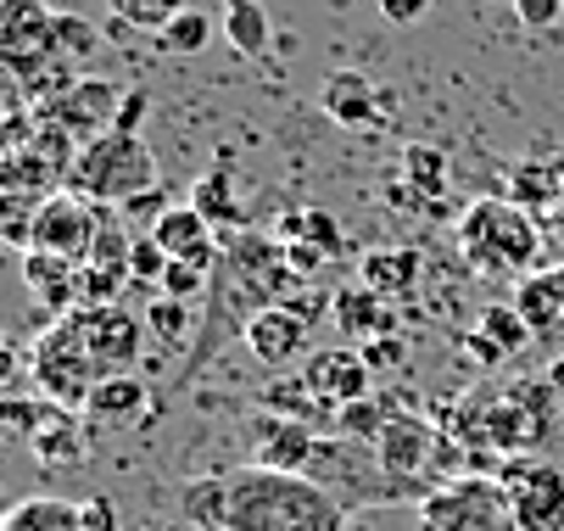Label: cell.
I'll return each mask as SVG.
<instances>
[{
	"mask_svg": "<svg viewBox=\"0 0 564 531\" xmlns=\"http://www.w3.org/2000/svg\"><path fill=\"white\" fill-rule=\"evenodd\" d=\"M218 531H347V503L313 476L240 465L224 476Z\"/></svg>",
	"mask_w": 564,
	"mask_h": 531,
	"instance_id": "1",
	"label": "cell"
},
{
	"mask_svg": "<svg viewBox=\"0 0 564 531\" xmlns=\"http://www.w3.org/2000/svg\"><path fill=\"white\" fill-rule=\"evenodd\" d=\"M458 258L487 280H525L542 263V224L509 196H480L458 213Z\"/></svg>",
	"mask_w": 564,
	"mask_h": 531,
	"instance_id": "2",
	"label": "cell"
},
{
	"mask_svg": "<svg viewBox=\"0 0 564 531\" xmlns=\"http://www.w3.org/2000/svg\"><path fill=\"white\" fill-rule=\"evenodd\" d=\"M151 185H163L156 180V158H151L145 134H129V129H112L90 145H78L73 174H67V191L90 196L101 207H123L129 196H140Z\"/></svg>",
	"mask_w": 564,
	"mask_h": 531,
	"instance_id": "3",
	"label": "cell"
},
{
	"mask_svg": "<svg viewBox=\"0 0 564 531\" xmlns=\"http://www.w3.org/2000/svg\"><path fill=\"white\" fill-rule=\"evenodd\" d=\"M34 381L62 409H85L90 392L107 381V369H101L85 325H78V308L62 314V319H51V330L34 342Z\"/></svg>",
	"mask_w": 564,
	"mask_h": 531,
	"instance_id": "4",
	"label": "cell"
},
{
	"mask_svg": "<svg viewBox=\"0 0 564 531\" xmlns=\"http://www.w3.org/2000/svg\"><path fill=\"white\" fill-rule=\"evenodd\" d=\"M325 492H336L347 509L352 503H397L402 487L391 481V470L380 465V447L375 442H358V436H341V431H318V447L307 470Z\"/></svg>",
	"mask_w": 564,
	"mask_h": 531,
	"instance_id": "5",
	"label": "cell"
},
{
	"mask_svg": "<svg viewBox=\"0 0 564 531\" xmlns=\"http://www.w3.org/2000/svg\"><path fill=\"white\" fill-rule=\"evenodd\" d=\"M420 531H520L514 520V498L503 487V476H458L447 487H436L431 498H420Z\"/></svg>",
	"mask_w": 564,
	"mask_h": 531,
	"instance_id": "6",
	"label": "cell"
},
{
	"mask_svg": "<svg viewBox=\"0 0 564 531\" xmlns=\"http://www.w3.org/2000/svg\"><path fill=\"white\" fill-rule=\"evenodd\" d=\"M0 62L18 90L56 62V12H45V0H0Z\"/></svg>",
	"mask_w": 564,
	"mask_h": 531,
	"instance_id": "7",
	"label": "cell"
},
{
	"mask_svg": "<svg viewBox=\"0 0 564 531\" xmlns=\"http://www.w3.org/2000/svg\"><path fill=\"white\" fill-rule=\"evenodd\" d=\"M101 224H107V207L90 202V196H78V191H51L40 202V218H34V247L40 252H62L73 263H85L96 236H101Z\"/></svg>",
	"mask_w": 564,
	"mask_h": 531,
	"instance_id": "8",
	"label": "cell"
},
{
	"mask_svg": "<svg viewBox=\"0 0 564 531\" xmlns=\"http://www.w3.org/2000/svg\"><path fill=\"white\" fill-rule=\"evenodd\" d=\"M503 487L514 498L520 531H564V470L536 459V453H514L503 465Z\"/></svg>",
	"mask_w": 564,
	"mask_h": 531,
	"instance_id": "9",
	"label": "cell"
},
{
	"mask_svg": "<svg viewBox=\"0 0 564 531\" xmlns=\"http://www.w3.org/2000/svg\"><path fill=\"white\" fill-rule=\"evenodd\" d=\"M123 85H112V79H96V73H78V79L56 96V101H45V107H34V112H45V118H56L78 145H90V140H101V134H112L118 129V112H123Z\"/></svg>",
	"mask_w": 564,
	"mask_h": 531,
	"instance_id": "10",
	"label": "cell"
},
{
	"mask_svg": "<svg viewBox=\"0 0 564 531\" xmlns=\"http://www.w3.org/2000/svg\"><path fill=\"white\" fill-rule=\"evenodd\" d=\"M296 375L307 381V392L330 409V425H336V409L369 398V375L375 369L364 364V347H325V353H307Z\"/></svg>",
	"mask_w": 564,
	"mask_h": 531,
	"instance_id": "11",
	"label": "cell"
},
{
	"mask_svg": "<svg viewBox=\"0 0 564 531\" xmlns=\"http://www.w3.org/2000/svg\"><path fill=\"white\" fill-rule=\"evenodd\" d=\"M240 342L252 347L258 364L285 369V364H302V358H307V319L291 308V302H269V308L247 314V325H240Z\"/></svg>",
	"mask_w": 564,
	"mask_h": 531,
	"instance_id": "12",
	"label": "cell"
},
{
	"mask_svg": "<svg viewBox=\"0 0 564 531\" xmlns=\"http://www.w3.org/2000/svg\"><path fill=\"white\" fill-rule=\"evenodd\" d=\"M514 308L525 314L531 342L564 353V263L531 269L525 280H514Z\"/></svg>",
	"mask_w": 564,
	"mask_h": 531,
	"instance_id": "13",
	"label": "cell"
},
{
	"mask_svg": "<svg viewBox=\"0 0 564 531\" xmlns=\"http://www.w3.org/2000/svg\"><path fill=\"white\" fill-rule=\"evenodd\" d=\"M78 325H85V336H90V347H96L107 375L129 369L140 358V336H151L134 314L118 308V302H112V308H78Z\"/></svg>",
	"mask_w": 564,
	"mask_h": 531,
	"instance_id": "14",
	"label": "cell"
},
{
	"mask_svg": "<svg viewBox=\"0 0 564 531\" xmlns=\"http://www.w3.org/2000/svg\"><path fill=\"white\" fill-rule=\"evenodd\" d=\"M318 107H325V118L341 123V129H369V123H380V112H386L380 90L364 79L358 67H336L330 79L318 85Z\"/></svg>",
	"mask_w": 564,
	"mask_h": 531,
	"instance_id": "15",
	"label": "cell"
},
{
	"mask_svg": "<svg viewBox=\"0 0 564 531\" xmlns=\"http://www.w3.org/2000/svg\"><path fill=\"white\" fill-rule=\"evenodd\" d=\"M503 196L520 202V207L536 213V218H553V207H558V196H564V158H558V151H547V158L514 163L509 180H503Z\"/></svg>",
	"mask_w": 564,
	"mask_h": 531,
	"instance_id": "16",
	"label": "cell"
},
{
	"mask_svg": "<svg viewBox=\"0 0 564 531\" xmlns=\"http://www.w3.org/2000/svg\"><path fill=\"white\" fill-rule=\"evenodd\" d=\"M330 319L347 330V336H358V342H375V336H391L397 330V314H391V296H380L375 285H341L336 296H330Z\"/></svg>",
	"mask_w": 564,
	"mask_h": 531,
	"instance_id": "17",
	"label": "cell"
},
{
	"mask_svg": "<svg viewBox=\"0 0 564 531\" xmlns=\"http://www.w3.org/2000/svg\"><path fill=\"white\" fill-rule=\"evenodd\" d=\"M23 280H29V291L45 302L51 319H62V314L78 308V263H73V258L34 247V252H23Z\"/></svg>",
	"mask_w": 564,
	"mask_h": 531,
	"instance_id": "18",
	"label": "cell"
},
{
	"mask_svg": "<svg viewBox=\"0 0 564 531\" xmlns=\"http://www.w3.org/2000/svg\"><path fill=\"white\" fill-rule=\"evenodd\" d=\"M420 274H425V258L414 252V247H375V252H364L358 258V280L364 285H375L380 296H409L414 285H420Z\"/></svg>",
	"mask_w": 564,
	"mask_h": 531,
	"instance_id": "19",
	"label": "cell"
},
{
	"mask_svg": "<svg viewBox=\"0 0 564 531\" xmlns=\"http://www.w3.org/2000/svg\"><path fill=\"white\" fill-rule=\"evenodd\" d=\"M191 207L218 230V241H229L240 224H247V213H240V196H235V174H229V163L207 169V174L191 185Z\"/></svg>",
	"mask_w": 564,
	"mask_h": 531,
	"instance_id": "20",
	"label": "cell"
},
{
	"mask_svg": "<svg viewBox=\"0 0 564 531\" xmlns=\"http://www.w3.org/2000/svg\"><path fill=\"white\" fill-rule=\"evenodd\" d=\"M313 447H318V431L307 425V420H269V436L258 442V459L252 465H269V470H307V459H313Z\"/></svg>",
	"mask_w": 564,
	"mask_h": 531,
	"instance_id": "21",
	"label": "cell"
},
{
	"mask_svg": "<svg viewBox=\"0 0 564 531\" xmlns=\"http://www.w3.org/2000/svg\"><path fill=\"white\" fill-rule=\"evenodd\" d=\"M0 531H85V514H78V498L40 492V498H18Z\"/></svg>",
	"mask_w": 564,
	"mask_h": 531,
	"instance_id": "22",
	"label": "cell"
},
{
	"mask_svg": "<svg viewBox=\"0 0 564 531\" xmlns=\"http://www.w3.org/2000/svg\"><path fill=\"white\" fill-rule=\"evenodd\" d=\"M224 34L240 56H269L274 45V23L263 0H224Z\"/></svg>",
	"mask_w": 564,
	"mask_h": 531,
	"instance_id": "23",
	"label": "cell"
},
{
	"mask_svg": "<svg viewBox=\"0 0 564 531\" xmlns=\"http://www.w3.org/2000/svg\"><path fill=\"white\" fill-rule=\"evenodd\" d=\"M140 409H145V387L134 381L129 369L107 375V381L90 392V403H85V414H90V420H101V425H129Z\"/></svg>",
	"mask_w": 564,
	"mask_h": 531,
	"instance_id": "24",
	"label": "cell"
},
{
	"mask_svg": "<svg viewBox=\"0 0 564 531\" xmlns=\"http://www.w3.org/2000/svg\"><path fill=\"white\" fill-rule=\"evenodd\" d=\"M447 151L442 145H431V140H414V145H402V174L397 180H409V191L431 207L442 191H447Z\"/></svg>",
	"mask_w": 564,
	"mask_h": 531,
	"instance_id": "25",
	"label": "cell"
},
{
	"mask_svg": "<svg viewBox=\"0 0 564 531\" xmlns=\"http://www.w3.org/2000/svg\"><path fill=\"white\" fill-rule=\"evenodd\" d=\"M274 236L280 241H313L318 252H341V224H336V213H325V207H296V213H285L280 224H274Z\"/></svg>",
	"mask_w": 564,
	"mask_h": 531,
	"instance_id": "26",
	"label": "cell"
},
{
	"mask_svg": "<svg viewBox=\"0 0 564 531\" xmlns=\"http://www.w3.org/2000/svg\"><path fill=\"white\" fill-rule=\"evenodd\" d=\"M29 447H34V459H40V465L67 470V465H78V453H85V425L73 420V409H62V414L29 442Z\"/></svg>",
	"mask_w": 564,
	"mask_h": 531,
	"instance_id": "27",
	"label": "cell"
},
{
	"mask_svg": "<svg viewBox=\"0 0 564 531\" xmlns=\"http://www.w3.org/2000/svg\"><path fill=\"white\" fill-rule=\"evenodd\" d=\"M145 330L163 342V347H185L191 342V330H196V314H191V302H180V296H151V308H145Z\"/></svg>",
	"mask_w": 564,
	"mask_h": 531,
	"instance_id": "28",
	"label": "cell"
},
{
	"mask_svg": "<svg viewBox=\"0 0 564 531\" xmlns=\"http://www.w3.org/2000/svg\"><path fill=\"white\" fill-rule=\"evenodd\" d=\"M213 45V18L202 7H185L163 34H156V51H169V56H202Z\"/></svg>",
	"mask_w": 564,
	"mask_h": 531,
	"instance_id": "29",
	"label": "cell"
},
{
	"mask_svg": "<svg viewBox=\"0 0 564 531\" xmlns=\"http://www.w3.org/2000/svg\"><path fill=\"white\" fill-rule=\"evenodd\" d=\"M134 274L112 263H78V308H112Z\"/></svg>",
	"mask_w": 564,
	"mask_h": 531,
	"instance_id": "30",
	"label": "cell"
},
{
	"mask_svg": "<svg viewBox=\"0 0 564 531\" xmlns=\"http://www.w3.org/2000/svg\"><path fill=\"white\" fill-rule=\"evenodd\" d=\"M480 336H487L492 347H503V358L509 353H520L525 342H531V325H525V314L514 308V302H492L487 314H480V325H475Z\"/></svg>",
	"mask_w": 564,
	"mask_h": 531,
	"instance_id": "31",
	"label": "cell"
},
{
	"mask_svg": "<svg viewBox=\"0 0 564 531\" xmlns=\"http://www.w3.org/2000/svg\"><path fill=\"white\" fill-rule=\"evenodd\" d=\"M107 7H112V12H118V23H129V29L163 34V29L185 12V0H107Z\"/></svg>",
	"mask_w": 564,
	"mask_h": 531,
	"instance_id": "32",
	"label": "cell"
},
{
	"mask_svg": "<svg viewBox=\"0 0 564 531\" xmlns=\"http://www.w3.org/2000/svg\"><path fill=\"white\" fill-rule=\"evenodd\" d=\"M96 51H101V34H96V23L73 18V12H56V56H62V62L85 67Z\"/></svg>",
	"mask_w": 564,
	"mask_h": 531,
	"instance_id": "33",
	"label": "cell"
},
{
	"mask_svg": "<svg viewBox=\"0 0 564 531\" xmlns=\"http://www.w3.org/2000/svg\"><path fill=\"white\" fill-rule=\"evenodd\" d=\"M386 420H391V409H380L375 398H358V403L336 409V425H330V431H341V436H358V442H375V436L386 431Z\"/></svg>",
	"mask_w": 564,
	"mask_h": 531,
	"instance_id": "34",
	"label": "cell"
},
{
	"mask_svg": "<svg viewBox=\"0 0 564 531\" xmlns=\"http://www.w3.org/2000/svg\"><path fill=\"white\" fill-rule=\"evenodd\" d=\"M56 414H62V403H51V398H45V403L12 398L7 409H0V420H7V431H12V436H23V442H34V436H40V431H45V425H51Z\"/></svg>",
	"mask_w": 564,
	"mask_h": 531,
	"instance_id": "35",
	"label": "cell"
},
{
	"mask_svg": "<svg viewBox=\"0 0 564 531\" xmlns=\"http://www.w3.org/2000/svg\"><path fill=\"white\" fill-rule=\"evenodd\" d=\"M169 247L163 241H156L151 230L145 236H134V252H129V274L140 280V285H163V274H169Z\"/></svg>",
	"mask_w": 564,
	"mask_h": 531,
	"instance_id": "36",
	"label": "cell"
},
{
	"mask_svg": "<svg viewBox=\"0 0 564 531\" xmlns=\"http://www.w3.org/2000/svg\"><path fill=\"white\" fill-rule=\"evenodd\" d=\"M169 207H174V196H169L163 185H151V191H140V196H129V202H123L118 213H123V224H129V230H134V236H145V230H151V224H156V218H163V213H169Z\"/></svg>",
	"mask_w": 564,
	"mask_h": 531,
	"instance_id": "37",
	"label": "cell"
},
{
	"mask_svg": "<svg viewBox=\"0 0 564 531\" xmlns=\"http://www.w3.org/2000/svg\"><path fill=\"white\" fill-rule=\"evenodd\" d=\"M207 285H213V274H207V269H196V263L174 258V263H169V274H163V285H156V291H169V296L191 302V296H202Z\"/></svg>",
	"mask_w": 564,
	"mask_h": 531,
	"instance_id": "38",
	"label": "cell"
},
{
	"mask_svg": "<svg viewBox=\"0 0 564 531\" xmlns=\"http://www.w3.org/2000/svg\"><path fill=\"white\" fill-rule=\"evenodd\" d=\"M364 347V364L380 375V369H397L402 358H409V347H402V336L391 330V336H375V342H358Z\"/></svg>",
	"mask_w": 564,
	"mask_h": 531,
	"instance_id": "39",
	"label": "cell"
},
{
	"mask_svg": "<svg viewBox=\"0 0 564 531\" xmlns=\"http://www.w3.org/2000/svg\"><path fill=\"white\" fill-rule=\"evenodd\" d=\"M78 514H85V531H118V525H123V520H118V503L101 498V492L78 498Z\"/></svg>",
	"mask_w": 564,
	"mask_h": 531,
	"instance_id": "40",
	"label": "cell"
},
{
	"mask_svg": "<svg viewBox=\"0 0 564 531\" xmlns=\"http://www.w3.org/2000/svg\"><path fill=\"white\" fill-rule=\"evenodd\" d=\"M514 12L525 29H553L564 18V0H514Z\"/></svg>",
	"mask_w": 564,
	"mask_h": 531,
	"instance_id": "41",
	"label": "cell"
},
{
	"mask_svg": "<svg viewBox=\"0 0 564 531\" xmlns=\"http://www.w3.org/2000/svg\"><path fill=\"white\" fill-rule=\"evenodd\" d=\"M285 263H291V269L307 280V274H318V269L330 263V252H318L313 241H285Z\"/></svg>",
	"mask_w": 564,
	"mask_h": 531,
	"instance_id": "42",
	"label": "cell"
},
{
	"mask_svg": "<svg viewBox=\"0 0 564 531\" xmlns=\"http://www.w3.org/2000/svg\"><path fill=\"white\" fill-rule=\"evenodd\" d=\"M431 12V0H380V18L386 23H420Z\"/></svg>",
	"mask_w": 564,
	"mask_h": 531,
	"instance_id": "43",
	"label": "cell"
},
{
	"mask_svg": "<svg viewBox=\"0 0 564 531\" xmlns=\"http://www.w3.org/2000/svg\"><path fill=\"white\" fill-rule=\"evenodd\" d=\"M145 90H129L123 96V112H118V129H129V134H140V123H145Z\"/></svg>",
	"mask_w": 564,
	"mask_h": 531,
	"instance_id": "44",
	"label": "cell"
},
{
	"mask_svg": "<svg viewBox=\"0 0 564 531\" xmlns=\"http://www.w3.org/2000/svg\"><path fill=\"white\" fill-rule=\"evenodd\" d=\"M464 353H469V358H480V364H503V347H492L480 330H475V336H464Z\"/></svg>",
	"mask_w": 564,
	"mask_h": 531,
	"instance_id": "45",
	"label": "cell"
},
{
	"mask_svg": "<svg viewBox=\"0 0 564 531\" xmlns=\"http://www.w3.org/2000/svg\"><path fill=\"white\" fill-rule=\"evenodd\" d=\"M542 381H547L553 392H564V353H553V364H547V375H542Z\"/></svg>",
	"mask_w": 564,
	"mask_h": 531,
	"instance_id": "46",
	"label": "cell"
},
{
	"mask_svg": "<svg viewBox=\"0 0 564 531\" xmlns=\"http://www.w3.org/2000/svg\"><path fill=\"white\" fill-rule=\"evenodd\" d=\"M547 230L564 241V196H558V207H553V218H547Z\"/></svg>",
	"mask_w": 564,
	"mask_h": 531,
	"instance_id": "47",
	"label": "cell"
},
{
	"mask_svg": "<svg viewBox=\"0 0 564 531\" xmlns=\"http://www.w3.org/2000/svg\"><path fill=\"white\" fill-rule=\"evenodd\" d=\"M151 531H156V525H151Z\"/></svg>",
	"mask_w": 564,
	"mask_h": 531,
	"instance_id": "48",
	"label": "cell"
}]
</instances>
